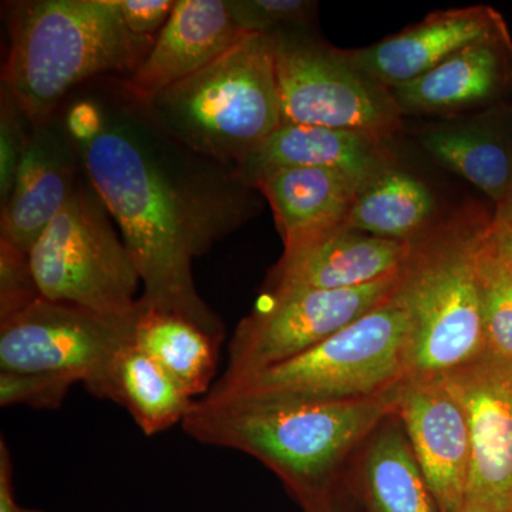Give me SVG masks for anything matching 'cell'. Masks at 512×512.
I'll return each mask as SVG.
<instances>
[{"label": "cell", "mask_w": 512, "mask_h": 512, "mask_svg": "<svg viewBox=\"0 0 512 512\" xmlns=\"http://www.w3.org/2000/svg\"><path fill=\"white\" fill-rule=\"evenodd\" d=\"M22 512H45L40 510H32V508H23Z\"/></svg>", "instance_id": "cell-36"}, {"label": "cell", "mask_w": 512, "mask_h": 512, "mask_svg": "<svg viewBox=\"0 0 512 512\" xmlns=\"http://www.w3.org/2000/svg\"><path fill=\"white\" fill-rule=\"evenodd\" d=\"M444 377L470 430L466 500L512 512V363L485 353Z\"/></svg>", "instance_id": "cell-12"}, {"label": "cell", "mask_w": 512, "mask_h": 512, "mask_svg": "<svg viewBox=\"0 0 512 512\" xmlns=\"http://www.w3.org/2000/svg\"><path fill=\"white\" fill-rule=\"evenodd\" d=\"M77 383L73 377L53 373L0 370V406L59 409L70 389Z\"/></svg>", "instance_id": "cell-27"}, {"label": "cell", "mask_w": 512, "mask_h": 512, "mask_svg": "<svg viewBox=\"0 0 512 512\" xmlns=\"http://www.w3.org/2000/svg\"><path fill=\"white\" fill-rule=\"evenodd\" d=\"M512 90L510 32L485 37L389 92L402 114H456L494 106Z\"/></svg>", "instance_id": "cell-17"}, {"label": "cell", "mask_w": 512, "mask_h": 512, "mask_svg": "<svg viewBox=\"0 0 512 512\" xmlns=\"http://www.w3.org/2000/svg\"><path fill=\"white\" fill-rule=\"evenodd\" d=\"M436 214L433 192L416 175L390 167L357 195L345 228L393 241L414 242Z\"/></svg>", "instance_id": "cell-24"}, {"label": "cell", "mask_w": 512, "mask_h": 512, "mask_svg": "<svg viewBox=\"0 0 512 512\" xmlns=\"http://www.w3.org/2000/svg\"><path fill=\"white\" fill-rule=\"evenodd\" d=\"M133 343L156 360L191 399L207 396L214 386L222 342L190 320L154 311L140 301Z\"/></svg>", "instance_id": "cell-23"}, {"label": "cell", "mask_w": 512, "mask_h": 512, "mask_svg": "<svg viewBox=\"0 0 512 512\" xmlns=\"http://www.w3.org/2000/svg\"><path fill=\"white\" fill-rule=\"evenodd\" d=\"M282 124L338 128L386 140L403 114L386 87L350 62L346 52L303 29L271 35Z\"/></svg>", "instance_id": "cell-8"}, {"label": "cell", "mask_w": 512, "mask_h": 512, "mask_svg": "<svg viewBox=\"0 0 512 512\" xmlns=\"http://www.w3.org/2000/svg\"><path fill=\"white\" fill-rule=\"evenodd\" d=\"M127 29L138 37L156 39L173 13L174 0H116Z\"/></svg>", "instance_id": "cell-30"}, {"label": "cell", "mask_w": 512, "mask_h": 512, "mask_svg": "<svg viewBox=\"0 0 512 512\" xmlns=\"http://www.w3.org/2000/svg\"><path fill=\"white\" fill-rule=\"evenodd\" d=\"M412 248L413 242L373 237L342 227L284 251L266 279V296L375 284L400 274Z\"/></svg>", "instance_id": "cell-14"}, {"label": "cell", "mask_w": 512, "mask_h": 512, "mask_svg": "<svg viewBox=\"0 0 512 512\" xmlns=\"http://www.w3.org/2000/svg\"><path fill=\"white\" fill-rule=\"evenodd\" d=\"M137 313L138 308L128 316L101 315L42 296L0 319V370L53 373L89 383L133 342Z\"/></svg>", "instance_id": "cell-10"}, {"label": "cell", "mask_w": 512, "mask_h": 512, "mask_svg": "<svg viewBox=\"0 0 512 512\" xmlns=\"http://www.w3.org/2000/svg\"><path fill=\"white\" fill-rule=\"evenodd\" d=\"M394 416L440 512L466 503L471 443L466 412L444 376H409L394 390Z\"/></svg>", "instance_id": "cell-11"}, {"label": "cell", "mask_w": 512, "mask_h": 512, "mask_svg": "<svg viewBox=\"0 0 512 512\" xmlns=\"http://www.w3.org/2000/svg\"><path fill=\"white\" fill-rule=\"evenodd\" d=\"M42 298L29 255L0 242V319L15 315Z\"/></svg>", "instance_id": "cell-29"}, {"label": "cell", "mask_w": 512, "mask_h": 512, "mask_svg": "<svg viewBox=\"0 0 512 512\" xmlns=\"http://www.w3.org/2000/svg\"><path fill=\"white\" fill-rule=\"evenodd\" d=\"M305 512H343L339 504L336 503L335 494L332 493L326 495V497L320 498L315 503L306 505Z\"/></svg>", "instance_id": "cell-34"}, {"label": "cell", "mask_w": 512, "mask_h": 512, "mask_svg": "<svg viewBox=\"0 0 512 512\" xmlns=\"http://www.w3.org/2000/svg\"><path fill=\"white\" fill-rule=\"evenodd\" d=\"M491 225L494 228L512 229V187L505 200L495 207Z\"/></svg>", "instance_id": "cell-33"}, {"label": "cell", "mask_w": 512, "mask_h": 512, "mask_svg": "<svg viewBox=\"0 0 512 512\" xmlns=\"http://www.w3.org/2000/svg\"><path fill=\"white\" fill-rule=\"evenodd\" d=\"M460 512H497L493 508L474 500H466Z\"/></svg>", "instance_id": "cell-35"}, {"label": "cell", "mask_w": 512, "mask_h": 512, "mask_svg": "<svg viewBox=\"0 0 512 512\" xmlns=\"http://www.w3.org/2000/svg\"><path fill=\"white\" fill-rule=\"evenodd\" d=\"M239 32L271 36L286 30L305 29L315 18L318 3L308 0H227Z\"/></svg>", "instance_id": "cell-26"}, {"label": "cell", "mask_w": 512, "mask_h": 512, "mask_svg": "<svg viewBox=\"0 0 512 512\" xmlns=\"http://www.w3.org/2000/svg\"><path fill=\"white\" fill-rule=\"evenodd\" d=\"M79 89L60 119L84 173L120 228L154 311L190 320L224 340L202 301L192 262L259 210L237 167L188 150L117 83Z\"/></svg>", "instance_id": "cell-1"}, {"label": "cell", "mask_w": 512, "mask_h": 512, "mask_svg": "<svg viewBox=\"0 0 512 512\" xmlns=\"http://www.w3.org/2000/svg\"><path fill=\"white\" fill-rule=\"evenodd\" d=\"M510 32L491 6L439 10L375 45L346 52L360 72L387 90L412 82L485 37Z\"/></svg>", "instance_id": "cell-15"}, {"label": "cell", "mask_w": 512, "mask_h": 512, "mask_svg": "<svg viewBox=\"0 0 512 512\" xmlns=\"http://www.w3.org/2000/svg\"><path fill=\"white\" fill-rule=\"evenodd\" d=\"M248 185L271 205L285 251L345 227L363 188L349 175L318 167L272 168L255 174Z\"/></svg>", "instance_id": "cell-18"}, {"label": "cell", "mask_w": 512, "mask_h": 512, "mask_svg": "<svg viewBox=\"0 0 512 512\" xmlns=\"http://www.w3.org/2000/svg\"><path fill=\"white\" fill-rule=\"evenodd\" d=\"M477 274L487 353L512 363V271L494 251L488 231L478 245Z\"/></svg>", "instance_id": "cell-25"}, {"label": "cell", "mask_w": 512, "mask_h": 512, "mask_svg": "<svg viewBox=\"0 0 512 512\" xmlns=\"http://www.w3.org/2000/svg\"><path fill=\"white\" fill-rule=\"evenodd\" d=\"M245 33L232 22L227 0H177L153 47L121 86L146 103L214 62Z\"/></svg>", "instance_id": "cell-16"}, {"label": "cell", "mask_w": 512, "mask_h": 512, "mask_svg": "<svg viewBox=\"0 0 512 512\" xmlns=\"http://www.w3.org/2000/svg\"><path fill=\"white\" fill-rule=\"evenodd\" d=\"M13 468L9 447L5 439L0 440V512H22L13 494Z\"/></svg>", "instance_id": "cell-31"}, {"label": "cell", "mask_w": 512, "mask_h": 512, "mask_svg": "<svg viewBox=\"0 0 512 512\" xmlns=\"http://www.w3.org/2000/svg\"><path fill=\"white\" fill-rule=\"evenodd\" d=\"M113 218L83 173L29 252L40 295L109 316L137 311L140 274Z\"/></svg>", "instance_id": "cell-7"}, {"label": "cell", "mask_w": 512, "mask_h": 512, "mask_svg": "<svg viewBox=\"0 0 512 512\" xmlns=\"http://www.w3.org/2000/svg\"><path fill=\"white\" fill-rule=\"evenodd\" d=\"M9 53L2 87L33 126L46 123L84 84L130 76L156 39L127 29L116 0L8 3Z\"/></svg>", "instance_id": "cell-3"}, {"label": "cell", "mask_w": 512, "mask_h": 512, "mask_svg": "<svg viewBox=\"0 0 512 512\" xmlns=\"http://www.w3.org/2000/svg\"><path fill=\"white\" fill-rule=\"evenodd\" d=\"M491 221L471 207L413 242L396 291L409 318V376H444L487 353L477 249Z\"/></svg>", "instance_id": "cell-4"}, {"label": "cell", "mask_w": 512, "mask_h": 512, "mask_svg": "<svg viewBox=\"0 0 512 512\" xmlns=\"http://www.w3.org/2000/svg\"><path fill=\"white\" fill-rule=\"evenodd\" d=\"M488 239L501 261L512 271V229L494 228L490 225Z\"/></svg>", "instance_id": "cell-32"}, {"label": "cell", "mask_w": 512, "mask_h": 512, "mask_svg": "<svg viewBox=\"0 0 512 512\" xmlns=\"http://www.w3.org/2000/svg\"><path fill=\"white\" fill-rule=\"evenodd\" d=\"M394 390L366 399L312 403H234L201 397L181 426L202 444L261 461L306 507L332 493L350 454L394 416Z\"/></svg>", "instance_id": "cell-2"}, {"label": "cell", "mask_w": 512, "mask_h": 512, "mask_svg": "<svg viewBox=\"0 0 512 512\" xmlns=\"http://www.w3.org/2000/svg\"><path fill=\"white\" fill-rule=\"evenodd\" d=\"M360 463L369 512H440L396 416L366 441Z\"/></svg>", "instance_id": "cell-22"}, {"label": "cell", "mask_w": 512, "mask_h": 512, "mask_svg": "<svg viewBox=\"0 0 512 512\" xmlns=\"http://www.w3.org/2000/svg\"><path fill=\"white\" fill-rule=\"evenodd\" d=\"M279 167H318L340 171L365 187L393 167L384 140L338 128L281 124L237 170L242 180Z\"/></svg>", "instance_id": "cell-19"}, {"label": "cell", "mask_w": 512, "mask_h": 512, "mask_svg": "<svg viewBox=\"0 0 512 512\" xmlns=\"http://www.w3.org/2000/svg\"><path fill=\"white\" fill-rule=\"evenodd\" d=\"M409 333V318L394 292L315 348L254 375L220 377L204 397L278 404L384 396L409 377Z\"/></svg>", "instance_id": "cell-6"}, {"label": "cell", "mask_w": 512, "mask_h": 512, "mask_svg": "<svg viewBox=\"0 0 512 512\" xmlns=\"http://www.w3.org/2000/svg\"><path fill=\"white\" fill-rule=\"evenodd\" d=\"M89 393L124 407L146 436L183 424L195 402L173 377L133 342L84 384Z\"/></svg>", "instance_id": "cell-20"}, {"label": "cell", "mask_w": 512, "mask_h": 512, "mask_svg": "<svg viewBox=\"0 0 512 512\" xmlns=\"http://www.w3.org/2000/svg\"><path fill=\"white\" fill-rule=\"evenodd\" d=\"M82 173L79 153L60 116L33 127L12 194L2 208L0 242L29 255L69 201Z\"/></svg>", "instance_id": "cell-13"}, {"label": "cell", "mask_w": 512, "mask_h": 512, "mask_svg": "<svg viewBox=\"0 0 512 512\" xmlns=\"http://www.w3.org/2000/svg\"><path fill=\"white\" fill-rule=\"evenodd\" d=\"M140 104L188 150L238 167L282 124L272 37L245 33L200 72Z\"/></svg>", "instance_id": "cell-5"}, {"label": "cell", "mask_w": 512, "mask_h": 512, "mask_svg": "<svg viewBox=\"0 0 512 512\" xmlns=\"http://www.w3.org/2000/svg\"><path fill=\"white\" fill-rule=\"evenodd\" d=\"M33 123L2 87L0 99V204H8L16 171L32 136Z\"/></svg>", "instance_id": "cell-28"}, {"label": "cell", "mask_w": 512, "mask_h": 512, "mask_svg": "<svg viewBox=\"0 0 512 512\" xmlns=\"http://www.w3.org/2000/svg\"><path fill=\"white\" fill-rule=\"evenodd\" d=\"M399 281L397 274L359 288L268 295L235 329L222 379L254 375L315 348L392 298Z\"/></svg>", "instance_id": "cell-9"}, {"label": "cell", "mask_w": 512, "mask_h": 512, "mask_svg": "<svg viewBox=\"0 0 512 512\" xmlns=\"http://www.w3.org/2000/svg\"><path fill=\"white\" fill-rule=\"evenodd\" d=\"M421 146L448 170L484 192L495 207L512 187V111L466 126L430 128Z\"/></svg>", "instance_id": "cell-21"}]
</instances>
